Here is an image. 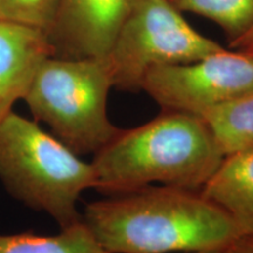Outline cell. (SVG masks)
Segmentation results:
<instances>
[{
	"label": "cell",
	"mask_w": 253,
	"mask_h": 253,
	"mask_svg": "<svg viewBox=\"0 0 253 253\" xmlns=\"http://www.w3.org/2000/svg\"><path fill=\"white\" fill-rule=\"evenodd\" d=\"M53 56L43 31L0 21V123L24 99L37 69Z\"/></svg>",
	"instance_id": "obj_8"
},
{
	"label": "cell",
	"mask_w": 253,
	"mask_h": 253,
	"mask_svg": "<svg viewBox=\"0 0 253 253\" xmlns=\"http://www.w3.org/2000/svg\"><path fill=\"white\" fill-rule=\"evenodd\" d=\"M0 253H109L84 221L61 229L55 236L33 233L0 235Z\"/></svg>",
	"instance_id": "obj_11"
},
{
	"label": "cell",
	"mask_w": 253,
	"mask_h": 253,
	"mask_svg": "<svg viewBox=\"0 0 253 253\" xmlns=\"http://www.w3.org/2000/svg\"><path fill=\"white\" fill-rule=\"evenodd\" d=\"M201 191L229 214L243 236L253 237V150L224 157Z\"/></svg>",
	"instance_id": "obj_9"
},
{
	"label": "cell",
	"mask_w": 253,
	"mask_h": 253,
	"mask_svg": "<svg viewBox=\"0 0 253 253\" xmlns=\"http://www.w3.org/2000/svg\"><path fill=\"white\" fill-rule=\"evenodd\" d=\"M141 90L163 110L201 116L253 91V54L223 48L197 61L154 68L145 75Z\"/></svg>",
	"instance_id": "obj_6"
},
{
	"label": "cell",
	"mask_w": 253,
	"mask_h": 253,
	"mask_svg": "<svg viewBox=\"0 0 253 253\" xmlns=\"http://www.w3.org/2000/svg\"><path fill=\"white\" fill-rule=\"evenodd\" d=\"M229 253H253V237L243 236L227 249Z\"/></svg>",
	"instance_id": "obj_15"
},
{
	"label": "cell",
	"mask_w": 253,
	"mask_h": 253,
	"mask_svg": "<svg viewBox=\"0 0 253 253\" xmlns=\"http://www.w3.org/2000/svg\"><path fill=\"white\" fill-rule=\"evenodd\" d=\"M232 48H235L239 52L253 54V26L246 32L243 37L230 43Z\"/></svg>",
	"instance_id": "obj_14"
},
{
	"label": "cell",
	"mask_w": 253,
	"mask_h": 253,
	"mask_svg": "<svg viewBox=\"0 0 253 253\" xmlns=\"http://www.w3.org/2000/svg\"><path fill=\"white\" fill-rule=\"evenodd\" d=\"M109 253H184L229 249L243 237L201 190L150 185L89 203L82 216Z\"/></svg>",
	"instance_id": "obj_1"
},
{
	"label": "cell",
	"mask_w": 253,
	"mask_h": 253,
	"mask_svg": "<svg viewBox=\"0 0 253 253\" xmlns=\"http://www.w3.org/2000/svg\"><path fill=\"white\" fill-rule=\"evenodd\" d=\"M0 181L19 202L49 214L60 229L82 220L79 199L96 186L93 164L14 112L0 123Z\"/></svg>",
	"instance_id": "obj_3"
},
{
	"label": "cell",
	"mask_w": 253,
	"mask_h": 253,
	"mask_svg": "<svg viewBox=\"0 0 253 253\" xmlns=\"http://www.w3.org/2000/svg\"><path fill=\"white\" fill-rule=\"evenodd\" d=\"M223 160L199 116L163 110L144 125L121 129L91 164L95 189L114 196L154 184L202 190Z\"/></svg>",
	"instance_id": "obj_2"
},
{
	"label": "cell",
	"mask_w": 253,
	"mask_h": 253,
	"mask_svg": "<svg viewBox=\"0 0 253 253\" xmlns=\"http://www.w3.org/2000/svg\"><path fill=\"white\" fill-rule=\"evenodd\" d=\"M223 48L190 26L169 0H131L106 59L113 86L138 91L151 69L197 61Z\"/></svg>",
	"instance_id": "obj_5"
},
{
	"label": "cell",
	"mask_w": 253,
	"mask_h": 253,
	"mask_svg": "<svg viewBox=\"0 0 253 253\" xmlns=\"http://www.w3.org/2000/svg\"><path fill=\"white\" fill-rule=\"evenodd\" d=\"M199 118L224 157L253 150V91L214 106Z\"/></svg>",
	"instance_id": "obj_10"
},
{
	"label": "cell",
	"mask_w": 253,
	"mask_h": 253,
	"mask_svg": "<svg viewBox=\"0 0 253 253\" xmlns=\"http://www.w3.org/2000/svg\"><path fill=\"white\" fill-rule=\"evenodd\" d=\"M184 253H229L227 249L225 250H210V251H197V252H184Z\"/></svg>",
	"instance_id": "obj_16"
},
{
	"label": "cell",
	"mask_w": 253,
	"mask_h": 253,
	"mask_svg": "<svg viewBox=\"0 0 253 253\" xmlns=\"http://www.w3.org/2000/svg\"><path fill=\"white\" fill-rule=\"evenodd\" d=\"M113 87L106 56H48L37 69L23 100L34 121L46 123L73 153L95 155L121 130L107 112Z\"/></svg>",
	"instance_id": "obj_4"
},
{
	"label": "cell",
	"mask_w": 253,
	"mask_h": 253,
	"mask_svg": "<svg viewBox=\"0 0 253 253\" xmlns=\"http://www.w3.org/2000/svg\"><path fill=\"white\" fill-rule=\"evenodd\" d=\"M61 0H0V21L43 31L54 27Z\"/></svg>",
	"instance_id": "obj_13"
},
{
	"label": "cell",
	"mask_w": 253,
	"mask_h": 253,
	"mask_svg": "<svg viewBox=\"0 0 253 253\" xmlns=\"http://www.w3.org/2000/svg\"><path fill=\"white\" fill-rule=\"evenodd\" d=\"M131 0H61L48 39L53 56L104 58Z\"/></svg>",
	"instance_id": "obj_7"
},
{
	"label": "cell",
	"mask_w": 253,
	"mask_h": 253,
	"mask_svg": "<svg viewBox=\"0 0 253 253\" xmlns=\"http://www.w3.org/2000/svg\"><path fill=\"white\" fill-rule=\"evenodd\" d=\"M179 12H191L216 23L230 43L253 26V0H169Z\"/></svg>",
	"instance_id": "obj_12"
}]
</instances>
